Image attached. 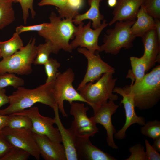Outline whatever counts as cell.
Returning <instances> with one entry per match:
<instances>
[{"label":"cell","mask_w":160,"mask_h":160,"mask_svg":"<svg viewBox=\"0 0 160 160\" xmlns=\"http://www.w3.org/2000/svg\"><path fill=\"white\" fill-rule=\"evenodd\" d=\"M54 81L45 82L33 89L22 87H18L9 96V105L4 109H0V114L9 115L18 112L32 107L37 103L48 105L53 109L57 105L52 93Z\"/></svg>","instance_id":"cell-1"},{"label":"cell","mask_w":160,"mask_h":160,"mask_svg":"<svg viewBox=\"0 0 160 160\" xmlns=\"http://www.w3.org/2000/svg\"><path fill=\"white\" fill-rule=\"evenodd\" d=\"M123 87L132 94L135 107L140 110H148L154 107L160 99V65L146 74L142 80Z\"/></svg>","instance_id":"cell-2"},{"label":"cell","mask_w":160,"mask_h":160,"mask_svg":"<svg viewBox=\"0 0 160 160\" xmlns=\"http://www.w3.org/2000/svg\"><path fill=\"white\" fill-rule=\"evenodd\" d=\"M49 25L45 29L38 32V34L45 39L46 41L51 43L53 53L57 54L62 49L71 53L73 49L69 43L73 39L79 29L71 18L62 19L53 12L49 17Z\"/></svg>","instance_id":"cell-3"},{"label":"cell","mask_w":160,"mask_h":160,"mask_svg":"<svg viewBox=\"0 0 160 160\" xmlns=\"http://www.w3.org/2000/svg\"><path fill=\"white\" fill-rule=\"evenodd\" d=\"M113 74L105 73L96 82H89L78 91L87 103L92 108L94 114L108 100L114 101L118 98V95L113 92L117 80L113 78Z\"/></svg>","instance_id":"cell-4"},{"label":"cell","mask_w":160,"mask_h":160,"mask_svg":"<svg viewBox=\"0 0 160 160\" xmlns=\"http://www.w3.org/2000/svg\"><path fill=\"white\" fill-rule=\"evenodd\" d=\"M135 20L116 22L114 28L106 31L103 44L100 46V52L116 55L122 48L128 49L132 47L136 37L131 33L130 29Z\"/></svg>","instance_id":"cell-5"},{"label":"cell","mask_w":160,"mask_h":160,"mask_svg":"<svg viewBox=\"0 0 160 160\" xmlns=\"http://www.w3.org/2000/svg\"><path fill=\"white\" fill-rule=\"evenodd\" d=\"M35 37L31 38L27 45L10 57L0 61V74L11 73L28 75L32 72V65L36 55Z\"/></svg>","instance_id":"cell-6"},{"label":"cell","mask_w":160,"mask_h":160,"mask_svg":"<svg viewBox=\"0 0 160 160\" xmlns=\"http://www.w3.org/2000/svg\"><path fill=\"white\" fill-rule=\"evenodd\" d=\"M74 79V73L69 68L63 73L58 72L53 84L52 89L53 96L59 110L64 117L68 116L64 108V100L68 101L70 104L75 101L87 103L73 87Z\"/></svg>","instance_id":"cell-7"},{"label":"cell","mask_w":160,"mask_h":160,"mask_svg":"<svg viewBox=\"0 0 160 160\" xmlns=\"http://www.w3.org/2000/svg\"><path fill=\"white\" fill-rule=\"evenodd\" d=\"M11 114L23 115L28 117L32 122V132L39 135H45L54 142L59 143L62 142L61 137L58 128L53 126V124H55L54 119L41 115L37 107H32L28 109Z\"/></svg>","instance_id":"cell-8"},{"label":"cell","mask_w":160,"mask_h":160,"mask_svg":"<svg viewBox=\"0 0 160 160\" xmlns=\"http://www.w3.org/2000/svg\"><path fill=\"white\" fill-rule=\"evenodd\" d=\"M3 137L13 146L23 149L37 160L40 153L33 132L25 128H12L5 127L0 130Z\"/></svg>","instance_id":"cell-9"},{"label":"cell","mask_w":160,"mask_h":160,"mask_svg":"<svg viewBox=\"0 0 160 160\" xmlns=\"http://www.w3.org/2000/svg\"><path fill=\"white\" fill-rule=\"evenodd\" d=\"M70 113L74 119L69 128L75 135L78 137L89 138L99 132L96 124L92 122L87 115L89 109L84 103L72 102Z\"/></svg>","instance_id":"cell-10"},{"label":"cell","mask_w":160,"mask_h":160,"mask_svg":"<svg viewBox=\"0 0 160 160\" xmlns=\"http://www.w3.org/2000/svg\"><path fill=\"white\" fill-rule=\"evenodd\" d=\"M77 50L84 55L87 61L86 73L77 87V91L87 83L97 80L105 73H115V68L104 61L98 53L92 52L84 47H79Z\"/></svg>","instance_id":"cell-11"},{"label":"cell","mask_w":160,"mask_h":160,"mask_svg":"<svg viewBox=\"0 0 160 160\" xmlns=\"http://www.w3.org/2000/svg\"><path fill=\"white\" fill-rule=\"evenodd\" d=\"M91 21L86 25L83 22L78 25L79 29L75 39L70 43L72 49L79 47H84L92 52H100V46L98 44L99 36L103 30L108 25L106 20L104 19L100 26L93 29L91 28Z\"/></svg>","instance_id":"cell-12"},{"label":"cell","mask_w":160,"mask_h":160,"mask_svg":"<svg viewBox=\"0 0 160 160\" xmlns=\"http://www.w3.org/2000/svg\"><path fill=\"white\" fill-rule=\"evenodd\" d=\"M113 92L121 95L122 99L121 103L122 104L125 110L126 121L122 128L113 135L115 138L118 140L124 139L126 136V131L131 125L137 124L143 126L146 123L145 118L142 116H137L135 112L134 102L132 93L122 87H115Z\"/></svg>","instance_id":"cell-13"},{"label":"cell","mask_w":160,"mask_h":160,"mask_svg":"<svg viewBox=\"0 0 160 160\" xmlns=\"http://www.w3.org/2000/svg\"><path fill=\"white\" fill-rule=\"evenodd\" d=\"M118 107L114 101L109 100L102 105L93 116L89 118L95 124H100L104 127L106 132L107 143L109 146L115 149L118 147L114 140L113 135L116 130L112 124L111 117Z\"/></svg>","instance_id":"cell-14"},{"label":"cell","mask_w":160,"mask_h":160,"mask_svg":"<svg viewBox=\"0 0 160 160\" xmlns=\"http://www.w3.org/2000/svg\"><path fill=\"white\" fill-rule=\"evenodd\" d=\"M40 155L45 160H66L64 147L61 143L54 142L44 135L33 132Z\"/></svg>","instance_id":"cell-15"},{"label":"cell","mask_w":160,"mask_h":160,"mask_svg":"<svg viewBox=\"0 0 160 160\" xmlns=\"http://www.w3.org/2000/svg\"><path fill=\"white\" fill-rule=\"evenodd\" d=\"M144 0H117L112 12L113 18L108 23L111 26L116 22L136 20Z\"/></svg>","instance_id":"cell-16"},{"label":"cell","mask_w":160,"mask_h":160,"mask_svg":"<svg viewBox=\"0 0 160 160\" xmlns=\"http://www.w3.org/2000/svg\"><path fill=\"white\" fill-rule=\"evenodd\" d=\"M89 138L76 137L75 147L79 160H116L93 145Z\"/></svg>","instance_id":"cell-17"},{"label":"cell","mask_w":160,"mask_h":160,"mask_svg":"<svg viewBox=\"0 0 160 160\" xmlns=\"http://www.w3.org/2000/svg\"><path fill=\"white\" fill-rule=\"evenodd\" d=\"M141 38L144 47L143 55L147 60L148 71L156 62H160V41L154 29L146 32Z\"/></svg>","instance_id":"cell-18"},{"label":"cell","mask_w":160,"mask_h":160,"mask_svg":"<svg viewBox=\"0 0 160 160\" xmlns=\"http://www.w3.org/2000/svg\"><path fill=\"white\" fill-rule=\"evenodd\" d=\"M53 110L55 124L57 125L60 135L66 160H79L75 147L76 136L70 128L66 129L63 125L60 118L58 105L55 107Z\"/></svg>","instance_id":"cell-19"},{"label":"cell","mask_w":160,"mask_h":160,"mask_svg":"<svg viewBox=\"0 0 160 160\" xmlns=\"http://www.w3.org/2000/svg\"><path fill=\"white\" fill-rule=\"evenodd\" d=\"M136 18L130 29L131 33L135 37H142L146 32L154 29V19L147 13L143 4L140 6Z\"/></svg>","instance_id":"cell-20"},{"label":"cell","mask_w":160,"mask_h":160,"mask_svg":"<svg viewBox=\"0 0 160 160\" xmlns=\"http://www.w3.org/2000/svg\"><path fill=\"white\" fill-rule=\"evenodd\" d=\"M102 1L88 0L89 8L84 13L76 15L72 20L73 23L78 25L83 22L84 20L88 19L92 21V26L94 29L100 26L101 24V20L104 18V16L100 11V4Z\"/></svg>","instance_id":"cell-21"},{"label":"cell","mask_w":160,"mask_h":160,"mask_svg":"<svg viewBox=\"0 0 160 160\" xmlns=\"http://www.w3.org/2000/svg\"><path fill=\"white\" fill-rule=\"evenodd\" d=\"M131 70H129L126 78L135 80V83H138L143 79L148 71L147 63L143 55L140 58L132 56L130 57Z\"/></svg>","instance_id":"cell-22"},{"label":"cell","mask_w":160,"mask_h":160,"mask_svg":"<svg viewBox=\"0 0 160 160\" xmlns=\"http://www.w3.org/2000/svg\"><path fill=\"white\" fill-rule=\"evenodd\" d=\"M23 47L22 40L19 34L16 32L9 40L4 41H0V51L3 59L12 56Z\"/></svg>","instance_id":"cell-23"},{"label":"cell","mask_w":160,"mask_h":160,"mask_svg":"<svg viewBox=\"0 0 160 160\" xmlns=\"http://www.w3.org/2000/svg\"><path fill=\"white\" fill-rule=\"evenodd\" d=\"M13 0H0V30L12 23L15 20L12 7Z\"/></svg>","instance_id":"cell-24"},{"label":"cell","mask_w":160,"mask_h":160,"mask_svg":"<svg viewBox=\"0 0 160 160\" xmlns=\"http://www.w3.org/2000/svg\"><path fill=\"white\" fill-rule=\"evenodd\" d=\"M6 127L12 128H25L32 131V125L30 119L21 115H8Z\"/></svg>","instance_id":"cell-25"},{"label":"cell","mask_w":160,"mask_h":160,"mask_svg":"<svg viewBox=\"0 0 160 160\" xmlns=\"http://www.w3.org/2000/svg\"><path fill=\"white\" fill-rule=\"evenodd\" d=\"M52 44L49 41L36 46V55L33 64L35 65H44L48 60L50 54L53 53Z\"/></svg>","instance_id":"cell-26"},{"label":"cell","mask_w":160,"mask_h":160,"mask_svg":"<svg viewBox=\"0 0 160 160\" xmlns=\"http://www.w3.org/2000/svg\"><path fill=\"white\" fill-rule=\"evenodd\" d=\"M39 6L50 5L57 8L59 16L62 19L71 18L73 19L67 5V0H41L38 3Z\"/></svg>","instance_id":"cell-27"},{"label":"cell","mask_w":160,"mask_h":160,"mask_svg":"<svg viewBox=\"0 0 160 160\" xmlns=\"http://www.w3.org/2000/svg\"><path fill=\"white\" fill-rule=\"evenodd\" d=\"M24 80L16 76L14 73H5L0 74V89L11 86L15 88L22 87L24 84Z\"/></svg>","instance_id":"cell-28"},{"label":"cell","mask_w":160,"mask_h":160,"mask_svg":"<svg viewBox=\"0 0 160 160\" xmlns=\"http://www.w3.org/2000/svg\"><path fill=\"white\" fill-rule=\"evenodd\" d=\"M140 130L143 135L154 140L160 136V121L156 119L149 121L143 126Z\"/></svg>","instance_id":"cell-29"},{"label":"cell","mask_w":160,"mask_h":160,"mask_svg":"<svg viewBox=\"0 0 160 160\" xmlns=\"http://www.w3.org/2000/svg\"><path fill=\"white\" fill-rule=\"evenodd\" d=\"M44 65L47 76L45 82L54 81L58 72V69L60 66V63L57 60L49 57Z\"/></svg>","instance_id":"cell-30"},{"label":"cell","mask_w":160,"mask_h":160,"mask_svg":"<svg viewBox=\"0 0 160 160\" xmlns=\"http://www.w3.org/2000/svg\"><path fill=\"white\" fill-rule=\"evenodd\" d=\"M30 155L26 151L13 146L1 160H27Z\"/></svg>","instance_id":"cell-31"},{"label":"cell","mask_w":160,"mask_h":160,"mask_svg":"<svg viewBox=\"0 0 160 160\" xmlns=\"http://www.w3.org/2000/svg\"><path fill=\"white\" fill-rule=\"evenodd\" d=\"M143 5L147 13L154 19H160V0H144Z\"/></svg>","instance_id":"cell-32"},{"label":"cell","mask_w":160,"mask_h":160,"mask_svg":"<svg viewBox=\"0 0 160 160\" xmlns=\"http://www.w3.org/2000/svg\"><path fill=\"white\" fill-rule=\"evenodd\" d=\"M14 3H19L21 6L22 13L23 19L24 24L26 23L29 15V11L30 10L32 18H34L36 15V12L33 9V0H13Z\"/></svg>","instance_id":"cell-33"},{"label":"cell","mask_w":160,"mask_h":160,"mask_svg":"<svg viewBox=\"0 0 160 160\" xmlns=\"http://www.w3.org/2000/svg\"><path fill=\"white\" fill-rule=\"evenodd\" d=\"M130 156L125 160H147L144 147L137 143L132 146L129 148Z\"/></svg>","instance_id":"cell-34"},{"label":"cell","mask_w":160,"mask_h":160,"mask_svg":"<svg viewBox=\"0 0 160 160\" xmlns=\"http://www.w3.org/2000/svg\"><path fill=\"white\" fill-rule=\"evenodd\" d=\"M49 25V23H44L33 25L24 26L20 25L16 28L15 32L19 34L22 33L29 31H37L38 32L45 29Z\"/></svg>","instance_id":"cell-35"},{"label":"cell","mask_w":160,"mask_h":160,"mask_svg":"<svg viewBox=\"0 0 160 160\" xmlns=\"http://www.w3.org/2000/svg\"><path fill=\"white\" fill-rule=\"evenodd\" d=\"M83 3V0H67V7L73 19L79 14V11Z\"/></svg>","instance_id":"cell-36"},{"label":"cell","mask_w":160,"mask_h":160,"mask_svg":"<svg viewBox=\"0 0 160 160\" xmlns=\"http://www.w3.org/2000/svg\"><path fill=\"white\" fill-rule=\"evenodd\" d=\"M145 143L146 147L145 151L147 160H160V154L152 145L148 141L145 139Z\"/></svg>","instance_id":"cell-37"},{"label":"cell","mask_w":160,"mask_h":160,"mask_svg":"<svg viewBox=\"0 0 160 160\" xmlns=\"http://www.w3.org/2000/svg\"><path fill=\"white\" fill-rule=\"evenodd\" d=\"M12 147L13 146L5 139L0 132V160Z\"/></svg>","instance_id":"cell-38"},{"label":"cell","mask_w":160,"mask_h":160,"mask_svg":"<svg viewBox=\"0 0 160 160\" xmlns=\"http://www.w3.org/2000/svg\"><path fill=\"white\" fill-rule=\"evenodd\" d=\"M6 90L4 89H0V108L3 105L9 103V96L6 94Z\"/></svg>","instance_id":"cell-39"},{"label":"cell","mask_w":160,"mask_h":160,"mask_svg":"<svg viewBox=\"0 0 160 160\" xmlns=\"http://www.w3.org/2000/svg\"><path fill=\"white\" fill-rule=\"evenodd\" d=\"M8 115L0 114V130L6 126Z\"/></svg>","instance_id":"cell-40"},{"label":"cell","mask_w":160,"mask_h":160,"mask_svg":"<svg viewBox=\"0 0 160 160\" xmlns=\"http://www.w3.org/2000/svg\"><path fill=\"white\" fill-rule=\"evenodd\" d=\"M155 21V30L159 40L160 41V19H154Z\"/></svg>","instance_id":"cell-41"},{"label":"cell","mask_w":160,"mask_h":160,"mask_svg":"<svg viewBox=\"0 0 160 160\" xmlns=\"http://www.w3.org/2000/svg\"><path fill=\"white\" fill-rule=\"evenodd\" d=\"M152 146L158 152H160V136L154 140Z\"/></svg>","instance_id":"cell-42"},{"label":"cell","mask_w":160,"mask_h":160,"mask_svg":"<svg viewBox=\"0 0 160 160\" xmlns=\"http://www.w3.org/2000/svg\"><path fill=\"white\" fill-rule=\"evenodd\" d=\"M117 3V0H108V5L111 7H114Z\"/></svg>","instance_id":"cell-43"},{"label":"cell","mask_w":160,"mask_h":160,"mask_svg":"<svg viewBox=\"0 0 160 160\" xmlns=\"http://www.w3.org/2000/svg\"><path fill=\"white\" fill-rule=\"evenodd\" d=\"M1 57V55L0 51V58Z\"/></svg>","instance_id":"cell-44"}]
</instances>
